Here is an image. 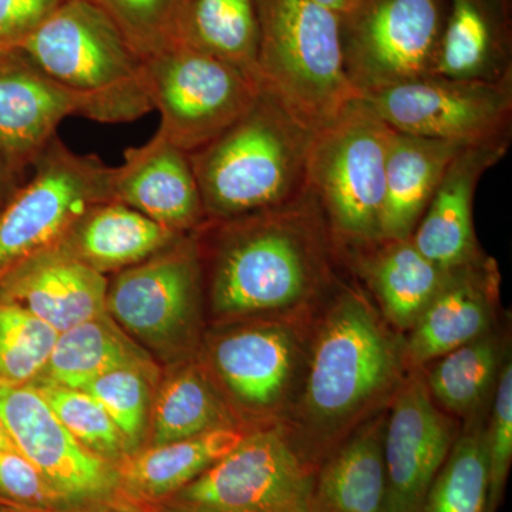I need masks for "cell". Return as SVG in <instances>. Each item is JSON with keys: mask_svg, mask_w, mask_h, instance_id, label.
<instances>
[{"mask_svg": "<svg viewBox=\"0 0 512 512\" xmlns=\"http://www.w3.org/2000/svg\"><path fill=\"white\" fill-rule=\"evenodd\" d=\"M123 33L141 59L177 43L184 0H92Z\"/></svg>", "mask_w": 512, "mask_h": 512, "instance_id": "cell-35", "label": "cell"}, {"mask_svg": "<svg viewBox=\"0 0 512 512\" xmlns=\"http://www.w3.org/2000/svg\"><path fill=\"white\" fill-rule=\"evenodd\" d=\"M0 497L15 507L32 510L70 507L18 450L0 448Z\"/></svg>", "mask_w": 512, "mask_h": 512, "instance_id": "cell-37", "label": "cell"}, {"mask_svg": "<svg viewBox=\"0 0 512 512\" xmlns=\"http://www.w3.org/2000/svg\"><path fill=\"white\" fill-rule=\"evenodd\" d=\"M487 504L484 431L474 426L454 441L420 512H487Z\"/></svg>", "mask_w": 512, "mask_h": 512, "instance_id": "cell-31", "label": "cell"}, {"mask_svg": "<svg viewBox=\"0 0 512 512\" xmlns=\"http://www.w3.org/2000/svg\"><path fill=\"white\" fill-rule=\"evenodd\" d=\"M0 505H9V507H15V505L9 504L8 501L3 500L2 497H0Z\"/></svg>", "mask_w": 512, "mask_h": 512, "instance_id": "cell-43", "label": "cell"}, {"mask_svg": "<svg viewBox=\"0 0 512 512\" xmlns=\"http://www.w3.org/2000/svg\"><path fill=\"white\" fill-rule=\"evenodd\" d=\"M0 512H144L134 507H111V505H87V507L56 508V510H32V508L8 507Z\"/></svg>", "mask_w": 512, "mask_h": 512, "instance_id": "cell-39", "label": "cell"}, {"mask_svg": "<svg viewBox=\"0 0 512 512\" xmlns=\"http://www.w3.org/2000/svg\"><path fill=\"white\" fill-rule=\"evenodd\" d=\"M0 448H2V450H16L15 444H13L12 439H10L8 430H6L2 419H0Z\"/></svg>", "mask_w": 512, "mask_h": 512, "instance_id": "cell-42", "label": "cell"}, {"mask_svg": "<svg viewBox=\"0 0 512 512\" xmlns=\"http://www.w3.org/2000/svg\"><path fill=\"white\" fill-rule=\"evenodd\" d=\"M420 372L404 377L384 427L386 512H420L430 485L457 439Z\"/></svg>", "mask_w": 512, "mask_h": 512, "instance_id": "cell-14", "label": "cell"}, {"mask_svg": "<svg viewBox=\"0 0 512 512\" xmlns=\"http://www.w3.org/2000/svg\"><path fill=\"white\" fill-rule=\"evenodd\" d=\"M80 104L23 50L0 52V160L22 177Z\"/></svg>", "mask_w": 512, "mask_h": 512, "instance_id": "cell-15", "label": "cell"}, {"mask_svg": "<svg viewBox=\"0 0 512 512\" xmlns=\"http://www.w3.org/2000/svg\"><path fill=\"white\" fill-rule=\"evenodd\" d=\"M32 383L67 431L87 450L114 466L130 456L123 434L104 407L89 393L60 386L43 377Z\"/></svg>", "mask_w": 512, "mask_h": 512, "instance_id": "cell-32", "label": "cell"}, {"mask_svg": "<svg viewBox=\"0 0 512 512\" xmlns=\"http://www.w3.org/2000/svg\"><path fill=\"white\" fill-rule=\"evenodd\" d=\"M318 2L325 5L326 8L333 10V12L338 13V15H342V13L348 12L352 8L355 0H318Z\"/></svg>", "mask_w": 512, "mask_h": 512, "instance_id": "cell-41", "label": "cell"}, {"mask_svg": "<svg viewBox=\"0 0 512 512\" xmlns=\"http://www.w3.org/2000/svg\"><path fill=\"white\" fill-rule=\"evenodd\" d=\"M392 128L363 99L313 133L306 190L335 245L362 249L382 241L386 156Z\"/></svg>", "mask_w": 512, "mask_h": 512, "instance_id": "cell-6", "label": "cell"}, {"mask_svg": "<svg viewBox=\"0 0 512 512\" xmlns=\"http://www.w3.org/2000/svg\"><path fill=\"white\" fill-rule=\"evenodd\" d=\"M433 76L466 82L511 80V6L504 0H448Z\"/></svg>", "mask_w": 512, "mask_h": 512, "instance_id": "cell-21", "label": "cell"}, {"mask_svg": "<svg viewBox=\"0 0 512 512\" xmlns=\"http://www.w3.org/2000/svg\"><path fill=\"white\" fill-rule=\"evenodd\" d=\"M312 136L262 92L241 119L190 153L208 221L275 210L302 197Z\"/></svg>", "mask_w": 512, "mask_h": 512, "instance_id": "cell-3", "label": "cell"}, {"mask_svg": "<svg viewBox=\"0 0 512 512\" xmlns=\"http://www.w3.org/2000/svg\"><path fill=\"white\" fill-rule=\"evenodd\" d=\"M211 360L237 403L252 413H274L296 390L301 340L284 323L249 326L221 336L212 348Z\"/></svg>", "mask_w": 512, "mask_h": 512, "instance_id": "cell-17", "label": "cell"}, {"mask_svg": "<svg viewBox=\"0 0 512 512\" xmlns=\"http://www.w3.org/2000/svg\"><path fill=\"white\" fill-rule=\"evenodd\" d=\"M394 131L461 147L510 146L512 79L424 76L360 97Z\"/></svg>", "mask_w": 512, "mask_h": 512, "instance_id": "cell-11", "label": "cell"}, {"mask_svg": "<svg viewBox=\"0 0 512 512\" xmlns=\"http://www.w3.org/2000/svg\"><path fill=\"white\" fill-rule=\"evenodd\" d=\"M151 370L144 367H120L104 373L83 387L104 407L123 434L131 454L138 451L147 426L150 403Z\"/></svg>", "mask_w": 512, "mask_h": 512, "instance_id": "cell-34", "label": "cell"}, {"mask_svg": "<svg viewBox=\"0 0 512 512\" xmlns=\"http://www.w3.org/2000/svg\"><path fill=\"white\" fill-rule=\"evenodd\" d=\"M224 427H231L227 409L200 370H181L161 387L154 406L153 446Z\"/></svg>", "mask_w": 512, "mask_h": 512, "instance_id": "cell-30", "label": "cell"}, {"mask_svg": "<svg viewBox=\"0 0 512 512\" xmlns=\"http://www.w3.org/2000/svg\"><path fill=\"white\" fill-rule=\"evenodd\" d=\"M158 131L188 154L241 119L262 94L254 76L183 43L143 59Z\"/></svg>", "mask_w": 512, "mask_h": 512, "instance_id": "cell-8", "label": "cell"}, {"mask_svg": "<svg viewBox=\"0 0 512 512\" xmlns=\"http://www.w3.org/2000/svg\"><path fill=\"white\" fill-rule=\"evenodd\" d=\"M447 12L448 0H355L339 20L357 96L433 76Z\"/></svg>", "mask_w": 512, "mask_h": 512, "instance_id": "cell-9", "label": "cell"}, {"mask_svg": "<svg viewBox=\"0 0 512 512\" xmlns=\"http://www.w3.org/2000/svg\"><path fill=\"white\" fill-rule=\"evenodd\" d=\"M505 3H508V5L511 6V0H504Z\"/></svg>", "mask_w": 512, "mask_h": 512, "instance_id": "cell-44", "label": "cell"}, {"mask_svg": "<svg viewBox=\"0 0 512 512\" xmlns=\"http://www.w3.org/2000/svg\"><path fill=\"white\" fill-rule=\"evenodd\" d=\"M464 148L392 128L386 156L382 239L412 238L447 168Z\"/></svg>", "mask_w": 512, "mask_h": 512, "instance_id": "cell-24", "label": "cell"}, {"mask_svg": "<svg viewBox=\"0 0 512 512\" xmlns=\"http://www.w3.org/2000/svg\"><path fill=\"white\" fill-rule=\"evenodd\" d=\"M204 278L195 234L184 235L150 258L116 272L106 311L128 333L160 350L190 335L200 311Z\"/></svg>", "mask_w": 512, "mask_h": 512, "instance_id": "cell-12", "label": "cell"}, {"mask_svg": "<svg viewBox=\"0 0 512 512\" xmlns=\"http://www.w3.org/2000/svg\"><path fill=\"white\" fill-rule=\"evenodd\" d=\"M20 178L6 167V164L0 160V210L8 204L20 187Z\"/></svg>", "mask_w": 512, "mask_h": 512, "instance_id": "cell-40", "label": "cell"}, {"mask_svg": "<svg viewBox=\"0 0 512 512\" xmlns=\"http://www.w3.org/2000/svg\"><path fill=\"white\" fill-rule=\"evenodd\" d=\"M177 43L234 64L258 80L256 0H184Z\"/></svg>", "mask_w": 512, "mask_h": 512, "instance_id": "cell-27", "label": "cell"}, {"mask_svg": "<svg viewBox=\"0 0 512 512\" xmlns=\"http://www.w3.org/2000/svg\"><path fill=\"white\" fill-rule=\"evenodd\" d=\"M120 367L153 369L106 312L60 332L40 377L70 389H83L96 377Z\"/></svg>", "mask_w": 512, "mask_h": 512, "instance_id": "cell-28", "label": "cell"}, {"mask_svg": "<svg viewBox=\"0 0 512 512\" xmlns=\"http://www.w3.org/2000/svg\"><path fill=\"white\" fill-rule=\"evenodd\" d=\"M0 419L16 450L70 507L119 500L116 466L74 439L35 384L0 380Z\"/></svg>", "mask_w": 512, "mask_h": 512, "instance_id": "cell-13", "label": "cell"}, {"mask_svg": "<svg viewBox=\"0 0 512 512\" xmlns=\"http://www.w3.org/2000/svg\"><path fill=\"white\" fill-rule=\"evenodd\" d=\"M510 146L467 147L447 168L429 207L413 231L414 247L446 271L483 258L474 234V195L485 171Z\"/></svg>", "mask_w": 512, "mask_h": 512, "instance_id": "cell-19", "label": "cell"}, {"mask_svg": "<svg viewBox=\"0 0 512 512\" xmlns=\"http://www.w3.org/2000/svg\"><path fill=\"white\" fill-rule=\"evenodd\" d=\"M387 410L350 431L316 468L313 512H386Z\"/></svg>", "mask_w": 512, "mask_h": 512, "instance_id": "cell-22", "label": "cell"}, {"mask_svg": "<svg viewBox=\"0 0 512 512\" xmlns=\"http://www.w3.org/2000/svg\"><path fill=\"white\" fill-rule=\"evenodd\" d=\"M32 168V178L0 210V275L53 247L93 205L113 200V167L74 153L59 136Z\"/></svg>", "mask_w": 512, "mask_h": 512, "instance_id": "cell-10", "label": "cell"}, {"mask_svg": "<svg viewBox=\"0 0 512 512\" xmlns=\"http://www.w3.org/2000/svg\"><path fill=\"white\" fill-rule=\"evenodd\" d=\"M488 461L487 512L497 511L512 461V366L503 363L495 386L490 426L484 431Z\"/></svg>", "mask_w": 512, "mask_h": 512, "instance_id": "cell-36", "label": "cell"}, {"mask_svg": "<svg viewBox=\"0 0 512 512\" xmlns=\"http://www.w3.org/2000/svg\"><path fill=\"white\" fill-rule=\"evenodd\" d=\"M495 276L493 262L484 258L450 271L446 285L410 329L406 365L417 370L487 335L494 318Z\"/></svg>", "mask_w": 512, "mask_h": 512, "instance_id": "cell-20", "label": "cell"}, {"mask_svg": "<svg viewBox=\"0 0 512 512\" xmlns=\"http://www.w3.org/2000/svg\"><path fill=\"white\" fill-rule=\"evenodd\" d=\"M106 275L63 249H43L0 275V296L57 333L106 313Z\"/></svg>", "mask_w": 512, "mask_h": 512, "instance_id": "cell-18", "label": "cell"}, {"mask_svg": "<svg viewBox=\"0 0 512 512\" xmlns=\"http://www.w3.org/2000/svg\"><path fill=\"white\" fill-rule=\"evenodd\" d=\"M69 0H0V52L19 49Z\"/></svg>", "mask_w": 512, "mask_h": 512, "instance_id": "cell-38", "label": "cell"}, {"mask_svg": "<svg viewBox=\"0 0 512 512\" xmlns=\"http://www.w3.org/2000/svg\"><path fill=\"white\" fill-rule=\"evenodd\" d=\"M59 333L0 296V380L29 383L42 375Z\"/></svg>", "mask_w": 512, "mask_h": 512, "instance_id": "cell-33", "label": "cell"}, {"mask_svg": "<svg viewBox=\"0 0 512 512\" xmlns=\"http://www.w3.org/2000/svg\"><path fill=\"white\" fill-rule=\"evenodd\" d=\"M194 234L218 318L298 311L332 284L336 245L308 190L284 207L208 221Z\"/></svg>", "mask_w": 512, "mask_h": 512, "instance_id": "cell-1", "label": "cell"}, {"mask_svg": "<svg viewBox=\"0 0 512 512\" xmlns=\"http://www.w3.org/2000/svg\"><path fill=\"white\" fill-rule=\"evenodd\" d=\"M404 343L362 292L343 288L320 326L299 400L303 460L318 468L360 423L382 412L403 383Z\"/></svg>", "mask_w": 512, "mask_h": 512, "instance_id": "cell-2", "label": "cell"}, {"mask_svg": "<svg viewBox=\"0 0 512 512\" xmlns=\"http://www.w3.org/2000/svg\"><path fill=\"white\" fill-rule=\"evenodd\" d=\"M244 436L224 427L136 451L116 466L119 500L140 507L160 503L234 450Z\"/></svg>", "mask_w": 512, "mask_h": 512, "instance_id": "cell-26", "label": "cell"}, {"mask_svg": "<svg viewBox=\"0 0 512 512\" xmlns=\"http://www.w3.org/2000/svg\"><path fill=\"white\" fill-rule=\"evenodd\" d=\"M181 237L123 202L109 200L84 212L55 247L106 275L150 258Z\"/></svg>", "mask_w": 512, "mask_h": 512, "instance_id": "cell-23", "label": "cell"}, {"mask_svg": "<svg viewBox=\"0 0 512 512\" xmlns=\"http://www.w3.org/2000/svg\"><path fill=\"white\" fill-rule=\"evenodd\" d=\"M113 200L175 234L190 235L208 222L190 154L160 131L143 146L127 148L113 167Z\"/></svg>", "mask_w": 512, "mask_h": 512, "instance_id": "cell-16", "label": "cell"}, {"mask_svg": "<svg viewBox=\"0 0 512 512\" xmlns=\"http://www.w3.org/2000/svg\"><path fill=\"white\" fill-rule=\"evenodd\" d=\"M316 468L279 427L244 436L190 484L144 512H313Z\"/></svg>", "mask_w": 512, "mask_h": 512, "instance_id": "cell-7", "label": "cell"}, {"mask_svg": "<svg viewBox=\"0 0 512 512\" xmlns=\"http://www.w3.org/2000/svg\"><path fill=\"white\" fill-rule=\"evenodd\" d=\"M262 92L316 133L360 99L346 77L340 20L318 0H256Z\"/></svg>", "mask_w": 512, "mask_h": 512, "instance_id": "cell-5", "label": "cell"}, {"mask_svg": "<svg viewBox=\"0 0 512 512\" xmlns=\"http://www.w3.org/2000/svg\"><path fill=\"white\" fill-rule=\"evenodd\" d=\"M353 261L375 293L383 315L402 330L413 328L450 275L421 254L412 238L382 239L353 251Z\"/></svg>", "mask_w": 512, "mask_h": 512, "instance_id": "cell-25", "label": "cell"}, {"mask_svg": "<svg viewBox=\"0 0 512 512\" xmlns=\"http://www.w3.org/2000/svg\"><path fill=\"white\" fill-rule=\"evenodd\" d=\"M73 94L80 117L131 123L153 111L143 59L92 0H69L19 47Z\"/></svg>", "mask_w": 512, "mask_h": 512, "instance_id": "cell-4", "label": "cell"}, {"mask_svg": "<svg viewBox=\"0 0 512 512\" xmlns=\"http://www.w3.org/2000/svg\"><path fill=\"white\" fill-rule=\"evenodd\" d=\"M503 357L497 340L484 335L439 357L424 376L434 402L458 416H473L500 376Z\"/></svg>", "mask_w": 512, "mask_h": 512, "instance_id": "cell-29", "label": "cell"}]
</instances>
